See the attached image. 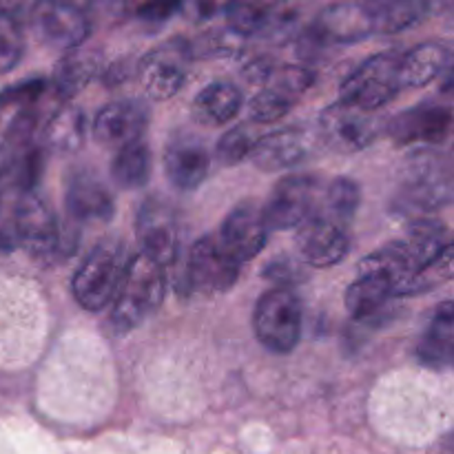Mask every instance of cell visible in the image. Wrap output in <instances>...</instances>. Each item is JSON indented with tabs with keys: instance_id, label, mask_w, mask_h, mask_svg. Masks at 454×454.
Instances as JSON below:
<instances>
[{
	"instance_id": "obj_29",
	"label": "cell",
	"mask_w": 454,
	"mask_h": 454,
	"mask_svg": "<svg viewBox=\"0 0 454 454\" xmlns=\"http://www.w3.org/2000/svg\"><path fill=\"white\" fill-rule=\"evenodd\" d=\"M359 202H362V191H359L357 182H353L350 177H337L319 195L315 215L344 229L357 213Z\"/></svg>"
},
{
	"instance_id": "obj_16",
	"label": "cell",
	"mask_w": 454,
	"mask_h": 454,
	"mask_svg": "<svg viewBox=\"0 0 454 454\" xmlns=\"http://www.w3.org/2000/svg\"><path fill=\"white\" fill-rule=\"evenodd\" d=\"M146 109L140 102L120 100L106 105L93 122V136L100 145L109 149H124L129 145L140 142L146 129Z\"/></svg>"
},
{
	"instance_id": "obj_20",
	"label": "cell",
	"mask_w": 454,
	"mask_h": 454,
	"mask_svg": "<svg viewBox=\"0 0 454 454\" xmlns=\"http://www.w3.org/2000/svg\"><path fill=\"white\" fill-rule=\"evenodd\" d=\"M395 297V286L384 273L359 266V275L346 291V309L357 322L380 319L388 301Z\"/></svg>"
},
{
	"instance_id": "obj_15",
	"label": "cell",
	"mask_w": 454,
	"mask_h": 454,
	"mask_svg": "<svg viewBox=\"0 0 454 454\" xmlns=\"http://www.w3.org/2000/svg\"><path fill=\"white\" fill-rule=\"evenodd\" d=\"M375 31L372 3H340L319 13L313 34L322 43H357Z\"/></svg>"
},
{
	"instance_id": "obj_37",
	"label": "cell",
	"mask_w": 454,
	"mask_h": 454,
	"mask_svg": "<svg viewBox=\"0 0 454 454\" xmlns=\"http://www.w3.org/2000/svg\"><path fill=\"white\" fill-rule=\"evenodd\" d=\"M177 9H180V4H145V7H140V18L160 22L171 18V13H176Z\"/></svg>"
},
{
	"instance_id": "obj_22",
	"label": "cell",
	"mask_w": 454,
	"mask_h": 454,
	"mask_svg": "<svg viewBox=\"0 0 454 454\" xmlns=\"http://www.w3.org/2000/svg\"><path fill=\"white\" fill-rule=\"evenodd\" d=\"M393 244L406 260L408 269L412 273H419L424 266L437 260L450 247V239H448L446 226L439 220H419L408 229L402 239Z\"/></svg>"
},
{
	"instance_id": "obj_9",
	"label": "cell",
	"mask_w": 454,
	"mask_h": 454,
	"mask_svg": "<svg viewBox=\"0 0 454 454\" xmlns=\"http://www.w3.org/2000/svg\"><path fill=\"white\" fill-rule=\"evenodd\" d=\"M315 82V71L309 67L288 65L273 69L266 80V87L253 98L248 114L253 122H275L293 109L301 93Z\"/></svg>"
},
{
	"instance_id": "obj_10",
	"label": "cell",
	"mask_w": 454,
	"mask_h": 454,
	"mask_svg": "<svg viewBox=\"0 0 454 454\" xmlns=\"http://www.w3.org/2000/svg\"><path fill=\"white\" fill-rule=\"evenodd\" d=\"M239 266L217 238H202L191 247L186 257V284L198 293L229 291L238 282Z\"/></svg>"
},
{
	"instance_id": "obj_8",
	"label": "cell",
	"mask_w": 454,
	"mask_h": 454,
	"mask_svg": "<svg viewBox=\"0 0 454 454\" xmlns=\"http://www.w3.org/2000/svg\"><path fill=\"white\" fill-rule=\"evenodd\" d=\"M136 231L145 248L142 255L162 269L176 262L177 248H180V224H177V215L171 204L160 198L146 200L137 211Z\"/></svg>"
},
{
	"instance_id": "obj_3",
	"label": "cell",
	"mask_w": 454,
	"mask_h": 454,
	"mask_svg": "<svg viewBox=\"0 0 454 454\" xmlns=\"http://www.w3.org/2000/svg\"><path fill=\"white\" fill-rule=\"evenodd\" d=\"M399 60L402 56L397 51H384L368 58L344 80L340 102L366 114H375L377 109L388 105L402 91Z\"/></svg>"
},
{
	"instance_id": "obj_18",
	"label": "cell",
	"mask_w": 454,
	"mask_h": 454,
	"mask_svg": "<svg viewBox=\"0 0 454 454\" xmlns=\"http://www.w3.org/2000/svg\"><path fill=\"white\" fill-rule=\"evenodd\" d=\"M310 136L304 129H282L264 137H257L251 160L262 171H284L309 155Z\"/></svg>"
},
{
	"instance_id": "obj_21",
	"label": "cell",
	"mask_w": 454,
	"mask_h": 454,
	"mask_svg": "<svg viewBox=\"0 0 454 454\" xmlns=\"http://www.w3.org/2000/svg\"><path fill=\"white\" fill-rule=\"evenodd\" d=\"M44 40L62 51H74L91 34V22L75 4L53 3L43 9L38 18Z\"/></svg>"
},
{
	"instance_id": "obj_5",
	"label": "cell",
	"mask_w": 454,
	"mask_h": 454,
	"mask_svg": "<svg viewBox=\"0 0 454 454\" xmlns=\"http://www.w3.org/2000/svg\"><path fill=\"white\" fill-rule=\"evenodd\" d=\"M191 60H193V44L186 38L167 40L151 49L137 67V78L146 96L153 100H168L176 96L189 78Z\"/></svg>"
},
{
	"instance_id": "obj_12",
	"label": "cell",
	"mask_w": 454,
	"mask_h": 454,
	"mask_svg": "<svg viewBox=\"0 0 454 454\" xmlns=\"http://www.w3.org/2000/svg\"><path fill=\"white\" fill-rule=\"evenodd\" d=\"M450 171L434 151H419L406 167L403 200L412 208H439L450 200Z\"/></svg>"
},
{
	"instance_id": "obj_7",
	"label": "cell",
	"mask_w": 454,
	"mask_h": 454,
	"mask_svg": "<svg viewBox=\"0 0 454 454\" xmlns=\"http://www.w3.org/2000/svg\"><path fill=\"white\" fill-rule=\"evenodd\" d=\"M322 184L313 176H288L278 182L270 193L269 204L262 213L269 229L291 231L300 229L304 222L317 213Z\"/></svg>"
},
{
	"instance_id": "obj_23",
	"label": "cell",
	"mask_w": 454,
	"mask_h": 454,
	"mask_svg": "<svg viewBox=\"0 0 454 454\" xmlns=\"http://www.w3.org/2000/svg\"><path fill=\"white\" fill-rule=\"evenodd\" d=\"M450 129V111L439 105H419L390 124V136L399 145L408 142H442Z\"/></svg>"
},
{
	"instance_id": "obj_6",
	"label": "cell",
	"mask_w": 454,
	"mask_h": 454,
	"mask_svg": "<svg viewBox=\"0 0 454 454\" xmlns=\"http://www.w3.org/2000/svg\"><path fill=\"white\" fill-rule=\"evenodd\" d=\"M16 244L25 247L38 260H49L60 247V226L51 207L34 191H18L13 208Z\"/></svg>"
},
{
	"instance_id": "obj_32",
	"label": "cell",
	"mask_w": 454,
	"mask_h": 454,
	"mask_svg": "<svg viewBox=\"0 0 454 454\" xmlns=\"http://www.w3.org/2000/svg\"><path fill=\"white\" fill-rule=\"evenodd\" d=\"M257 137L260 136H257L251 124H238V127L229 129L220 137V142H217V158L226 167L242 162V160H247L253 153Z\"/></svg>"
},
{
	"instance_id": "obj_34",
	"label": "cell",
	"mask_w": 454,
	"mask_h": 454,
	"mask_svg": "<svg viewBox=\"0 0 454 454\" xmlns=\"http://www.w3.org/2000/svg\"><path fill=\"white\" fill-rule=\"evenodd\" d=\"M47 89L44 80H27V82L16 84V87L9 89L3 98H0V105H20L22 109L27 106H34V102L43 96V91Z\"/></svg>"
},
{
	"instance_id": "obj_27",
	"label": "cell",
	"mask_w": 454,
	"mask_h": 454,
	"mask_svg": "<svg viewBox=\"0 0 454 454\" xmlns=\"http://www.w3.org/2000/svg\"><path fill=\"white\" fill-rule=\"evenodd\" d=\"M100 69V56L87 49L67 51L53 69V89L60 98H74L87 87Z\"/></svg>"
},
{
	"instance_id": "obj_30",
	"label": "cell",
	"mask_w": 454,
	"mask_h": 454,
	"mask_svg": "<svg viewBox=\"0 0 454 454\" xmlns=\"http://www.w3.org/2000/svg\"><path fill=\"white\" fill-rule=\"evenodd\" d=\"M111 176L122 189H140L151 176V151L145 142H136L115 153Z\"/></svg>"
},
{
	"instance_id": "obj_33",
	"label": "cell",
	"mask_w": 454,
	"mask_h": 454,
	"mask_svg": "<svg viewBox=\"0 0 454 454\" xmlns=\"http://www.w3.org/2000/svg\"><path fill=\"white\" fill-rule=\"evenodd\" d=\"M22 31L13 16L0 12V74L13 69L22 56Z\"/></svg>"
},
{
	"instance_id": "obj_2",
	"label": "cell",
	"mask_w": 454,
	"mask_h": 454,
	"mask_svg": "<svg viewBox=\"0 0 454 454\" xmlns=\"http://www.w3.org/2000/svg\"><path fill=\"white\" fill-rule=\"evenodd\" d=\"M129 257L118 242L98 244L74 278V295L87 310H102L115 300Z\"/></svg>"
},
{
	"instance_id": "obj_26",
	"label": "cell",
	"mask_w": 454,
	"mask_h": 454,
	"mask_svg": "<svg viewBox=\"0 0 454 454\" xmlns=\"http://www.w3.org/2000/svg\"><path fill=\"white\" fill-rule=\"evenodd\" d=\"M242 102V91L235 84L217 80V82L207 84L195 98V118L202 120L204 124H211V127H220V124L231 122L239 114Z\"/></svg>"
},
{
	"instance_id": "obj_4",
	"label": "cell",
	"mask_w": 454,
	"mask_h": 454,
	"mask_svg": "<svg viewBox=\"0 0 454 454\" xmlns=\"http://www.w3.org/2000/svg\"><path fill=\"white\" fill-rule=\"evenodd\" d=\"M253 328L262 346L273 353H291L301 335V301L291 288H273L255 304Z\"/></svg>"
},
{
	"instance_id": "obj_19",
	"label": "cell",
	"mask_w": 454,
	"mask_h": 454,
	"mask_svg": "<svg viewBox=\"0 0 454 454\" xmlns=\"http://www.w3.org/2000/svg\"><path fill=\"white\" fill-rule=\"evenodd\" d=\"M65 202L71 217L80 222H109L115 211L106 186L87 171H78L69 177Z\"/></svg>"
},
{
	"instance_id": "obj_24",
	"label": "cell",
	"mask_w": 454,
	"mask_h": 454,
	"mask_svg": "<svg viewBox=\"0 0 454 454\" xmlns=\"http://www.w3.org/2000/svg\"><path fill=\"white\" fill-rule=\"evenodd\" d=\"M450 65V51L442 43H424L411 49L399 60V82L402 87H426Z\"/></svg>"
},
{
	"instance_id": "obj_36",
	"label": "cell",
	"mask_w": 454,
	"mask_h": 454,
	"mask_svg": "<svg viewBox=\"0 0 454 454\" xmlns=\"http://www.w3.org/2000/svg\"><path fill=\"white\" fill-rule=\"evenodd\" d=\"M13 167H16V155H13L12 146L0 145V191L12 186Z\"/></svg>"
},
{
	"instance_id": "obj_13",
	"label": "cell",
	"mask_w": 454,
	"mask_h": 454,
	"mask_svg": "<svg viewBox=\"0 0 454 454\" xmlns=\"http://www.w3.org/2000/svg\"><path fill=\"white\" fill-rule=\"evenodd\" d=\"M269 231L262 208L251 202H244L235 207L222 222L217 242L238 264H244L260 255V251L269 242Z\"/></svg>"
},
{
	"instance_id": "obj_35",
	"label": "cell",
	"mask_w": 454,
	"mask_h": 454,
	"mask_svg": "<svg viewBox=\"0 0 454 454\" xmlns=\"http://www.w3.org/2000/svg\"><path fill=\"white\" fill-rule=\"evenodd\" d=\"M264 278L273 279L275 284H282V286H291V284H297L300 279H304V270H301V264L297 260H291V257H279V260H273L264 270Z\"/></svg>"
},
{
	"instance_id": "obj_31",
	"label": "cell",
	"mask_w": 454,
	"mask_h": 454,
	"mask_svg": "<svg viewBox=\"0 0 454 454\" xmlns=\"http://www.w3.org/2000/svg\"><path fill=\"white\" fill-rule=\"evenodd\" d=\"M426 9H428V4L415 3V0L372 3L377 31H380V34H395V31L408 29V27L421 20Z\"/></svg>"
},
{
	"instance_id": "obj_25",
	"label": "cell",
	"mask_w": 454,
	"mask_h": 454,
	"mask_svg": "<svg viewBox=\"0 0 454 454\" xmlns=\"http://www.w3.org/2000/svg\"><path fill=\"white\" fill-rule=\"evenodd\" d=\"M452 337H454V310L452 301H443L442 309L434 315L433 324L426 331L417 359L433 371H443L452 362Z\"/></svg>"
},
{
	"instance_id": "obj_11",
	"label": "cell",
	"mask_w": 454,
	"mask_h": 454,
	"mask_svg": "<svg viewBox=\"0 0 454 454\" xmlns=\"http://www.w3.org/2000/svg\"><path fill=\"white\" fill-rule=\"evenodd\" d=\"M380 133V120L372 114L337 102L319 115V136L340 153H355L371 145Z\"/></svg>"
},
{
	"instance_id": "obj_28",
	"label": "cell",
	"mask_w": 454,
	"mask_h": 454,
	"mask_svg": "<svg viewBox=\"0 0 454 454\" xmlns=\"http://www.w3.org/2000/svg\"><path fill=\"white\" fill-rule=\"evenodd\" d=\"M87 136V118L74 105H67L53 114L44 129V145L53 153H75L84 145Z\"/></svg>"
},
{
	"instance_id": "obj_1",
	"label": "cell",
	"mask_w": 454,
	"mask_h": 454,
	"mask_svg": "<svg viewBox=\"0 0 454 454\" xmlns=\"http://www.w3.org/2000/svg\"><path fill=\"white\" fill-rule=\"evenodd\" d=\"M167 293V278L164 269L151 262L149 257H131L120 282L114 300L111 322L120 333H129L140 326L151 313L160 309Z\"/></svg>"
},
{
	"instance_id": "obj_17",
	"label": "cell",
	"mask_w": 454,
	"mask_h": 454,
	"mask_svg": "<svg viewBox=\"0 0 454 454\" xmlns=\"http://www.w3.org/2000/svg\"><path fill=\"white\" fill-rule=\"evenodd\" d=\"M297 248L306 264L328 269L348 253V235L341 226L313 215L297 229Z\"/></svg>"
},
{
	"instance_id": "obj_14",
	"label": "cell",
	"mask_w": 454,
	"mask_h": 454,
	"mask_svg": "<svg viewBox=\"0 0 454 454\" xmlns=\"http://www.w3.org/2000/svg\"><path fill=\"white\" fill-rule=\"evenodd\" d=\"M164 171H167L168 182L177 189H198L211 171V155L200 137L182 133L168 140L164 149Z\"/></svg>"
}]
</instances>
